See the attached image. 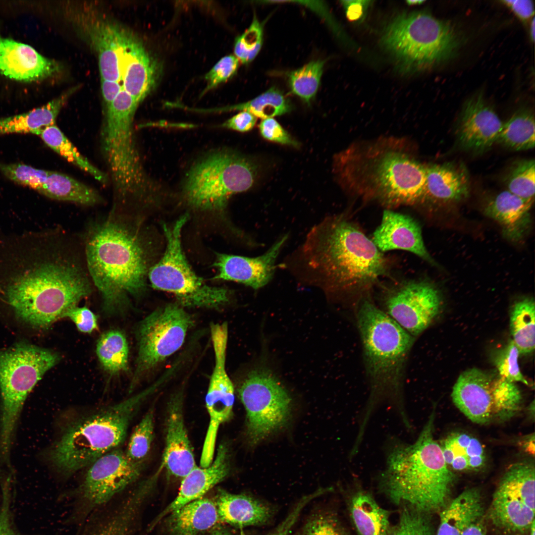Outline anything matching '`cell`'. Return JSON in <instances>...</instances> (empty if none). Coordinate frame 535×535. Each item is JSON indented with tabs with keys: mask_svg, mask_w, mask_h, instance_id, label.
Here are the masks:
<instances>
[{
	"mask_svg": "<svg viewBox=\"0 0 535 535\" xmlns=\"http://www.w3.org/2000/svg\"><path fill=\"white\" fill-rule=\"evenodd\" d=\"M92 289L83 249L63 231L0 239V300L26 324L48 328Z\"/></svg>",
	"mask_w": 535,
	"mask_h": 535,
	"instance_id": "1",
	"label": "cell"
},
{
	"mask_svg": "<svg viewBox=\"0 0 535 535\" xmlns=\"http://www.w3.org/2000/svg\"><path fill=\"white\" fill-rule=\"evenodd\" d=\"M293 257L302 281L358 303L390 270L389 260L345 214L314 226Z\"/></svg>",
	"mask_w": 535,
	"mask_h": 535,
	"instance_id": "2",
	"label": "cell"
},
{
	"mask_svg": "<svg viewBox=\"0 0 535 535\" xmlns=\"http://www.w3.org/2000/svg\"><path fill=\"white\" fill-rule=\"evenodd\" d=\"M412 142L394 136L353 143L337 154L333 170L341 188L365 201L388 208L419 205L426 165Z\"/></svg>",
	"mask_w": 535,
	"mask_h": 535,
	"instance_id": "3",
	"label": "cell"
},
{
	"mask_svg": "<svg viewBox=\"0 0 535 535\" xmlns=\"http://www.w3.org/2000/svg\"><path fill=\"white\" fill-rule=\"evenodd\" d=\"M137 226L131 215L112 210L91 222L84 234L87 270L108 315L124 311L130 297L146 289L148 251Z\"/></svg>",
	"mask_w": 535,
	"mask_h": 535,
	"instance_id": "4",
	"label": "cell"
},
{
	"mask_svg": "<svg viewBox=\"0 0 535 535\" xmlns=\"http://www.w3.org/2000/svg\"><path fill=\"white\" fill-rule=\"evenodd\" d=\"M434 409L413 443H399L390 449L379 482L393 502L427 514L445 506L455 480L434 438Z\"/></svg>",
	"mask_w": 535,
	"mask_h": 535,
	"instance_id": "5",
	"label": "cell"
},
{
	"mask_svg": "<svg viewBox=\"0 0 535 535\" xmlns=\"http://www.w3.org/2000/svg\"><path fill=\"white\" fill-rule=\"evenodd\" d=\"M357 320L370 385V394L358 433L365 434L372 415L385 400L394 405L405 426L409 428L403 384L405 366L414 336L377 307L369 296L358 303Z\"/></svg>",
	"mask_w": 535,
	"mask_h": 535,
	"instance_id": "6",
	"label": "cell"
},
{
	"mask_svg": "<svg viewBox=\"0 0 535 535\" xmlns=\"http://www.w3.org/2000/svg\"><path fill=\"white\" fill-rule=\"evenodd\" d=\"M158 386L154 384L120 402L69 422L48 451L50 463L59 473L68 476L118 448L139 407Z\"/></svg>",
	"mask_w": 535,
	"mask_h": 535,
	"instance_id": "7",
	"label": "cell"
},
{
	"mask_svg": "<svg viewBox=\"0 0 535 535\" xmlns=\"http://www.w3.org/2000/svg\"><path fill=\"white\" fill-rule=\"evenodd\" d=\"M463 40L450 22L420 11L393 19L384 29L381 43L403 65L421 69L452 59Z\"/></svg>",
	"mask_w": 535,
	"mask_h": 535,
	"instance_id": "8",
	"label": "cell"
},
{
	"mask_svg": "<svg viewBox=\"0 0 535 535\" xmlns=\"http://www.w3.org/2000/svg\"><path fill=\"white\" fill-rule=\"evenodd\" d=\"M51 350L19 342L0 349V458H9L26 399L45 373L60 361Z\"/></svg>",
	"mask_w": 535,
	"mask_h": 535,
	"instance_id": "9",
	"label": "cell"
},
{
	"mask_svg": "<svg viewBox=\"0 0 535 535\" xmlns=\"http://www.w3.org/2000/svg\"><path fill=\"white\" fill-rule=\"evenodd\" d=\"M139 103L122 89L107 107L103 149L113 180L117 202L113 209L124 212L133 197L145 191L146 178L133 138L132 124Z\"/></svg>",
	"mask_w": 535,
	"mask_h": 535,
	"instance_id": "10",
	"label": "cell"
},
{
	"mask_svg": "<svg viewBox=\"0 0 535 535\" xmlns=\"http://www.w3.org/2000/svg\"><path fill=\"white\" fill-rule=\"evenodd\" d=\"M258 169L254 160L237 153L214 152L190 169L183 184L184 198L196 209L222 210L232 195L252 187Z\"/></svg>",
	"mask_w": 535,
	"mask_h": 535,
	"instance_id": "11",
	"label": "cell"
},
{
	"mask_svg": "<svg viewBox=\"0 0 535 535\" xmlns=\"http://www.w3.org/2000/svg\"><path fill=\"white\" fill-rule=\"evenodd\" d=\"M188 218L185 214L171 225L163 224L165 250L149 270L148 278L154 289L173 294L183 307L219 308L229 301L228 291L208 285L194 272L183 252L181 232Z\"/></svg>",
	"mask_w": 535,
	"mask_h": 535,
	"instance_id": "12",
	"label": "cell"
},
{
	"mask_svg": "<svg viewBox=\"0 0 535 535\" xmlns=\"http://www.w3.org/2000/svg\"><path fill=\"white\" fill-rule=\"evenodd\" d=\"M456 407L478 424L500 423L521 410V392L515 382L477 368L460 374L451 393Z\"/></svg>",
	"mask_w": 535,
	"mask_h": 535,
	"instance_id": "13",
	"label": "cell"
},
{
	"mask_svg": "<svg viewBox=\"0 0 535 535\" xmlns=\"http://www.w3.org/2000/svg\"><path fill=\"white\" fill-rule=\"evenodd\" d=\"M194 324L192 316L177 303L159 307L139 322L135 331L137 356L129 392L182 347Z\"/></svg>",
	"mask_w": 535,
	"mask_h": 535,
	"instance_id": "14",
	"label": "cell"
},
{
	"mask_svg": "<svg viewBox=\"0 0 535 535\" xmlns=\"http://www.w3.org/2000/svg\"><path fill=\"white\" fill-rule=\"evenodd\" d=\"M246 412L247 434L257 444L288 421L291 399L276 378L265 369L251 371L238 388Z\"/></svg>",
	"mask_w": 535,
	"mask_h": 535,
	"instance_id": "15",
	"label": "cell"
},
{
	"mask_svg": "<svg viewBox=\"0 0 535 535\" xmlns=\"http://www.w3.org/2000/svg\"><path fill=\"white\" fill-rule=\"evenodd\" d=\"M535 468L522 461L510 465L493 494L489 517L498 529L520 534L535 522Z\"/></svg>",
	"mask_w": 535,
	"mask_h": 535,
	"instance_id": "16",
	"label": "cell"
},
{
	"mask_svg": "<svg viewBox=\"0 0 535 535\" xmlns=\"http://www.w3.org/2000/svg\"><path fill=\"white\" fill-rule=\"evenodd\" d=\"M383 305L382 310L415 337L427 329L437 316L441 297L438 289L429 281L404 280L386 289Z\"/></svg>",
	"mask_w": 535,
	"mask_h": 535,
	"instance_id": "17",
	"label": "cell"
},
{
	"mask_svg": "<svg viewBox=\"0 0 535 535\" xmlns=\"http://www.w3.org/2000/svg\"><path fill=\"white\" fill-rule=\"evenodd\" d=\"M144 465L118 448L112 450L88 466L81 487L83 497L91 505L107 503L139 478Z\"/></svg>",
	"mask_w": 535,
	"mask_h": 535,
	"instance_id": "18",
	"label": "cell"
},
{
	"mask_svg": "<svg viewBox=\"0 0 535 535\" xmlns=\"http://www.w3.org/2000/svg\"><path fill=\"white\" fill-rule=\"evenodd\" d=\"M503 123L483 95L479 93L464 104L456 125V136L464 150L480 153L497 142Z\"/></svg>",
	"mask_w": 535,
	"mask_h": 535,
	"instance_id": "19",
	"label": "cell"
},
{
	"mask_svg": "<svg viewBox=\"0 0 535 535\" xmlns=\"http://www.w3.org/2000/svg\"><path fill=\"white\" fill-rule=\"evenodd\" d=\"M162 66L142 41L128 32L121 62L123 89L139 103L153 91L160 79Z\"/></svg>",
	"mask_w": 535,
	"mask_h": 535,
	"instance_id": "20",
	"label": "cell"
},
{
	"mask_svg": "<svg viewBox=\"0 0 535 535\" xmlns=\"http://www.w3.org/2000/svg\"><path fill=\"white\" fill-rule=\"evenodd\" d=\"M78 19L80 30L98 55L101 79L121 84V62L128 31L102 20H91L87 16Z\"/></svg>",
	"mask_w": 535,
	"mask_h": 535,
	"instance_id": "21",
	"label": "cell"
},
{
	"mask_svg": "<svg viewBox=\"0 0 535 535\" xmlns=\"http://www.w3.org/2000/svg\"><path fill=\"white\" fill-rule=\"evenodd\" d=\"M183 402L182 389L174 393L168 402L162 459L167 473L181 479L197 466L184 423Z\"/></svg>",
	"mask_w": 535,
	"mask_h": 535,
	"instance_id": "22",
	"label": "cell"
},
{
	"mask_svg": "<svg viewBox=\"0 0 535 535\" xmlns=\"http://www.w3.org/2000/svg\"><path fill=\"white\" fill-rule=\"evenodd\" d=\"M287 239V235L282 237L265 254L257 257L217 254L215 278L241 283L254 289L263 287L272 278L276 260Z\"/></svg>",
	"mask_w": 535,
	"mask_h": 535,
	"instance_id": "23",
	"label": "cell"
},
{
	"mask_svg": "<svg viewBox=\"0 0 535 535\" xmlns=\"http://www.w3.org/2000/svg\"><path fill=\"white\" fill-rule=\"evenodd\" d=\"M372 240L381 252L405 250L433 266H438L425 245L419 223L407 215L385 210Z\"/></svg>",
	"mask_w": 535,
	"mask_h": 535,
	"instance_id": "24",
	"label": "cell"
},
{
	"mask_svg": "<svg viewBox=\"0 0 535 535\" xmlns=\"http://www.w3.org/2000/svg\"><path fill=\"white\" fill-rule=\"evenodd\" d=\"M60 64L33 47L0 35V73L16 80L30 82L59 72Z\"/></svg>",
	"mask_w": 535,
	"mask_h": 535,
	"instance_id": "25",
	"label": "cell"
},
{
	"mask_svg": "<svg viewBox=\"0 0 535 535\" xmlns=\"http://www.w3.org/2000/svg\"><path fill=\"white\" fill-rule=\"evenodd\" d=\"M426 181L419 205H452L467 198L470 189V177L462 164L449 162L426 165Z\"/></svg>",
	"mask_w": 535,
	"mask_h": 535,
	"instance_id": "26",
	"label": "cell"
},
{
	"mask_svg": "<svg viewBox=\"0 0 535 535\" xmlns=\"http://www.w3.org/2000/svg\"><path fill=\"white\" fill-rule=\"evenodd\" d=\"M228 456L226 446L220 444L210 465L201 468L196 466L183 477L177 495L158 516L153 525L175 510L203 497L209 490L223 480L229 472Z\"/></svg>",
	"mask_w": 535,
	"mask_h": 535,
	"instance_id": "27",
	"label": "cell"
},
{
	"mask_svg": "<svg viewBox=\"0 0 535 535\" xmlns=\"http://www.w3.org/2000/svg\"><path fill=\"white\" fill-rule=\"evenodd\" d=\"M534 202L506 190L489 199L483 213L499 224L505 238L517 242L523 238L531 226L530 210Z\"/></svg>",
	"mask_w": 535,
	"mask_h": 535,
	"instance_id": "28",
	"label": "cell"
},
{
	"mask_svg": "<svg viewBox=\"0 0 535 535\" xmlns=\"http://www.w3.org/2000/svg\"><path fill=\"white\" fill-rule=\"evenodd\" d=\"M435 535H462L471 525L483 519L484 507L479 490L467 489L441 509Z\"/></svg>",
	"mask_w": 535,
	"mask_h": 535,
	"instance_id": "29",
	"label": "cell"
},
{
	"mask_svg": "<svg viewBox=\"0 0 535 535\" xmlns=\"http://www.w3.org/2000/svg\"><path fill=\"white\" fill-rule=\"evenodd\" d=\"M219 520L244 527L266 523L271 515L269 506L248 495L218 491L215 502Z\"/></svg>",
	"mask_w": 535,
	"mask_h": 535,
	"instance_id": "30",
	"label": "cell"
},
{
	"mask_svg": "<svg viewBox=\"0 0 535 535\" xmlns=\"http://www.w3.org/2000/svg\"><path fill=\"white\" fill-rule=\"evenodd\" d=\"M166 521L171 535H202L220 520L214 502L201 497L172 511Z\"/></svg>",
	"mask_w": 535,
	"mask_h": 535,
	"instance_id": "31",
	"label": "cell"
},
{
	"mask_svg": "<svg viewBox=\"0 0 535 535\" xmlns=\"http://www.w3.org/2000/svg\"><path fill=\"white\" fill-rule=\"evenodd\" d=\"M439 443L445 462L453 472L479 471L486 463L483 445L470 434L452 432Z\"/></svg>",
	"mask_w": 535,
	"mask_h": 535,
	"instance_id": "32",
	"label": "cell"
},
{
	"mask_svg": "<svg viewBox=\"0 0 535 535\" xmlns=\"http://www.w3.org/2000/svg\"><path fill=\"white\" fill-rule=\"evenodd\" d=\"M80 88L75 86L43 106L26 113L0 118V136L9 133L38 135L46 127L55 124L56 118L70 97Z\"/></svg>",
	"mask_w": 535,
	"mask_h": 535,
	"instance_id": "33",
	"label": "cell"
},
{
	"mask_svg": "<svg viewBox=\"0 0 535 535\" xmlns=\"http://www.w3.org/2000/svg\"><path fill=\"white\" fill-rule=\"evenodd\" d=\"M350 513L359 535H388L391 532L389 512L367 492L359 491L354 494Z\"/></svg>",
	"mask_w": 535,
	"mask_h": 535,
	"instance_id": "34",
	"label": "cell"
},
{
	"mask_svg": "<svg viewBox=\"0 0 535 535\" xmlns=\"http://www.w3.org/2000/svg\"><path fill=\"white\" fill-rule=\"evenodd\" d=\"M38 192L51 199L84 206H95L103 202L102 197L93 188L56 171H50Z\"/></svg>",
	"mask_w": 535,
	"mask_h": 535,
	"instance_id": "35",
	"label": "cell"
},
{
	"mask_svg": "<svg viewBox=\"0 0 535 535\" xmlns=\"http://www.w3.org/2000/svg\"><path fill=\"white\" fill-rule=\"evenodd\" d=\"M535 116L529 108H522L503 123L497 143L514 151H525L535 147Z\"/></svg>",
	"mask_w": 535,
	"mask_h": 535,
	"instance_id": "36",
	"label": "cell"
},
{
	"mask_svg": "<svg viewBox=\"0 0 535 535\" xmlns=\"http://www.w3.org/2000/svg\"><path fill=\"white\" fill-rule=\"evenodd\" d=\"M96 354L103 368L109 374L128 370L129 347L121 330L113 329L104 332L97 341Z\"/></svg>",
	"mask_w": 535,
	"mask_h": 535,
	"instance_id": "37",
	"label": "cell"
},
{
	"mask_svg": "<svg viewBox=\"0 0 535 535\" xmlns=\"http://www.w3.org/2000/svg\"><path fill=\"white\" fill-rule=\"evenodd\" d=\"M535 304L527 297L516 302L510 313V329L512 339L520 354L533 352L535 345Z\"/></svg>",
	"mask_w": 535,
	"mask_h": 535,
	"instance_id": "38",
	"label": "cell"
},
{
	"mask_svg": "<svg viewBox=\"0 0 535 535\" xmlns=\"http://www.w3.org/2000/svg\"><path fill=\"white\" fill-rule=\"evenodd\" d=\"M291 109L292 105L289 100L278 89L272 87L248 102L222 108L201 109V111L245 110L264 119L286 114Z\"/></svg>",
	"mask_w": 535,
	"mask_h": 535,
	"instance_id": "39",
	"label": "cell"
},
{
	"mask_svg": "<svg viewBox=\"0 0 535 535\" xmlns=\"http://www.w3.org/2000/svg\"><path fill=\"white\" fill-rule=\"evenodd\" d=\"M37 135L48 147L68 161L88 172L99 182L103 184L107 183L106 174L82 156L55 124L45 127Z\"/></svg>",
	"mask_w": 535,
	"mask_h": 535,
	"instance_id": "40",
	"label": "cell"
},
{
	"mask_svg": "<svg viewBox=\"0 0 535 535\" xmlns=\"http://www.w3.org/2000/svg\"><path fill=\"white\" fill-rule=\"evenodd\" d=\"M324 64L323 60L312 61L290 72L288 75L291 92L308 105L316 96Z\"/></svg>",
	"mask_w": 535,
	"mask_h": 535,
	"instance_id": "41",
	"label": "cell"
},
{
	"mask_svg": "<svg viewBox=\"0 0 535 535\" xmlns=\"http://www.w3.org/2000/svg\"><path fill=\"white\" fill-rule=\"evenodd\" d=\"M535 162L534 159L514 162L504 177L507 190L523 199L534 201Z\"/></svg>",
	"mask_w": 535,
	"mask_h": 535,
	"instance_id": "42",
	"label": "cell"
},
{
	"mask_svg": "<svg viewBox=\"0 0 535 535\" xmlns=\"http://www.w3.org/2000/svg\"><path fill=\"white\" fill-rule=\"evenodd\" d=\"M154 435V414L150 409L135 428L125 453L131 461L144 464L150 452Z\"/></svg>",
	"mask_w": 535,
	"mask_h": 535,
	"instance_id": "43",
	"label": "cell"
},
{
	"mask_svg": "<svg viewBox=\"0 0 535 535\" xmlns=\"http://www.w3.org/2000/svg\"><path fill=\"white\" fill-rule=\"evenodd\" d=\"M263 37L262 24L255 16L249 27L235 39L234 55L239 62L247 64L256 57L262 46Z\"/></svg>",
	"mask_w": 535,
	"mask_h": 535,
	"instance_id": "44",
	"label": "cell"
},
{
	"mask_svg": "<svg viewBox=\"0 0 535 535\" xmlns=\"http://www.w3.org/2000/svg\"><path fill=\"white\" fill-rule=\"evenodd\" d=\"M427 514L405 506L392 535H435Z\"/></svg>",
	"mask_w": 535,
	"mask_h": 535,
	"instance_id": "45",
	"label": "cell"
},
{
	"mask_svg": "<svg viewBox=\"0 0 535 535\" xmlns=\"http://www.w3.org/2000/svg\"><path fill=\"white\" fill-rule=\"evenodd\" d=\"M0 171L13 182L37 191L42 186L50 172V171L35 168L20 163H0Z\"/></svg>",
	"mask_w": 535,
	"mask_h": 535,
	"instance_id": "46",
	"label": "cell"
},
{
	"mask_svg": "<svg viewBox=\"0 0 535 535\" xmlns=\"http://www.w3.org/2000/svg\"><path fill=\"white\" fill-rule=\"evenodd\" d=\"M519 351L512 340L500 352L495 364L499 376L514 382H520L529 385L522 374L518 364Z\"/></svg>",
	"mask_w": 535,
	"mask_h": 535,
	"instance_id": "47",
	"label": "cell"
},
{
	"mask_svg": "<svg viewBox=\"0 0 535 535\" xmlns=\"http://www.w3.org/2000/svg\"><path fill=\"white\" fill-rule=\"evenodd\" d=\"M239 61L234 55H228L221 58L206 74L207 86L202 95L227 81L236 72Z\"/></svg>",
	"mask_w": 535,
	"mask_h": 535,
	"instance_id": "48",
	"label": "cell"
},
{
	"mask_svg": "<svg viewBox=\"0 0 535 535\" xmlns=\"http://www.w3.org/2000/svg\"><path fill=\"white\" fill-rule=\"evenodd\" d=\"M303 535H346L337 518L327 512L317 513L306 522Z\"/></svg>",
	"mask_w": 535,
	"mask_h": 535,
	"instance_id": "49",
	"label": "cell"
},
{
	"mask_svg": "<svg viewBox=\"0 0 535 535\" xmlns=\"http://www.w3.org/2000/svg\"><path fill=\"white\" fill-rule=\"evenodd\" d=\"M261 135L269 141L297 148L299 143L273 118L264 119L259 125Z\"/></svg>",
	"mask_w": 535,
	"mask_h": 535,
	"instance_id": "50",
	"label": "cell"
},
{
	"mask_svg": "<svg viewBox=\"0 0 535 535\" xmlns=\"http://www.w3.org/2000/svg\"><path fill=\"white\" fill-rule=\"evenodd\" d=\"M326 491L327 490L325 489H320L311 494L303 496L285 519L273 531L267 535H288L306 506L312 500Z\"/></svg>",
	"mask_w": 535,
	"mask_h": 535,
	"instance_id": "51",
	"label": "cell"
},
{
	"mask_svg": "<svg viewBox=\"0 0 535 535\" xmlns=\"http://www.w3.org/2000/svg\"><path fill=\"white\" fill-rule=\"evenodd\" d=\"M65 317L70 319L82 332L91 333L98 327L96 316L86 307H71L63 314L62 318Z\"/></svg>",
	"mask_w": 535,
	"mask_h": 535,
	"instance_id": "52",
	"label": "cell"
},
{
	"mask_svg": "<svg viewBox=\"0 0 535 535\" xmlns=\"http://www.w3.org/2000/svg\"><path fill=\"white\" fill-rule=\"evenodd\" d=\"M10 481L8 478L2 487V501L0 509V535H19L12 523L10 512Z\"/></svg>",
	"mask_w": 535,
	"mask_h": 535,
	"instance_id": "53",
	"label": "cell"
},
{
	"mask_svg": "<svg viewBox=\"0 0 535 535\" xmlns=\"http://www.w3.org/2000/svg\"><path fill=\"white\" fill-rule=\"evenodd\" d=\"M257 119L256 116L247 111H240L223 123L221 126L240 132H246L254 127Z\"/></svg>",
	"mask_w": 535,
	"mask_h": 535,
	"instance_id": "54",
	"label": "cell"
},
{
	"mask_svg": "<svg viewBox=\"0 0 535 535\" xmlns=\"http://www.w3.org/2000/svg\"><path fill=\"white\" fill-rule=\"evenodd\" d=\"M503 3L511 8L521 19H529L534 14L533 2L529 0H504Z\"/></svg>",
	"mask_w": 535,
	"mask_h": 535,
	"instance_id": "55",
	"label": "cell"
},
{
	"mask_svg": "<svg viewBox=\"0 0 535 535\" xmlns=\"http://www.w3.org/2000/svg\"><path fill=\"white\" fill-rule=\"evenodd\" d=\"M122 89V86L118 82L101 79L102 93L107 107L115 99Z\"/></svg>",
	"mask_w": 535,
	"mask_h": 535,
	"instance_id": "56",
	"label": "cell"
},
{
	"mask_svg": "<svg viewBox=\"0 0 535 535\" xmlns=\"http://www.w3.org/2000/svg\"><path fill=\"white\" fill-rule=\"evenodd\" d=\"M341 2L346 8L348 18L350 20H355L361 17L364 6L369 4L370 1L344 0L342 1Z\"/></svg>",
	"mask_w": 535,
	"mask_h": 535,
	"instance_id": "57",
	"label": "cell"
},
{
	"mask_svg": "<svg viewBox=\"0 0 535 535\" xmlns=\"http://www.w3.org/2000/svg\"><path fill=\"white\" fill-rule=\"evenodd\" d=\"M482 520L483 519L471 525L462 535H486Z\"/></svg>",
	"mask_w": 535,
	"mask_h": 535,
	"instance_id": "58",
	"label": "cell"
},
{
	"mask_svg": "<svg viewBox=\"0 0 535 535\" xmlns=\"http://www.w3.org/2000/svg\"><path fill=\"white\" fill-rule=\"evenodd\" d=\"M210 535H232L229 532L222 528L213 529Z\"/></svg>",
	"mask_w": 535,
	"mask_h": 535,
	"instance_id": "59",
	"label": "cell"
},
{
	"mask_svg": "<svg viewBox=\"0 0 535 535\" xmlns=\"http://www.w3.org/2000/svg\"><path fill=\"white\" fill-rule=\"evenodd\" d=\"M530 32H531V36L532 38V40H534V35H535V21H534V19H533L532 23L531 24Z\"/></svg>",
	"mask_w": 535,
	"mask_h": 535,
	"instance_id": "60",
	"label": "cell"
},
{
	"mask_svg": "<svg viewBox=\"0 0 535 535\" xmlns=\"http://www.w3.org/2000/svg\"><path fill=\"white\" fill-rule=\"evenodd\" d=\"M423 2H424V1H423V0H408V1H407V3L408 4H409V5L421 4Z\"/></svg>",
	"mask_w": 535,
	"mask_h": 535,
	"instance_id": "61",
	"label": "cell"
},
{
	"mask_svg": "<svg viewBox=\"0 0 535 535\" xmlns=\"http://www.w3.org/2000/svg\"><path fill=\"white\" fill-rule=\"evenodd\" d=\"M530 535H535V522L532 524L530 530Z\"/></svg>",
	"mask_w": 535,
	"mask_h": 535,
	"instance_id": "62",
	"label": "cell"
}]
</instances>
